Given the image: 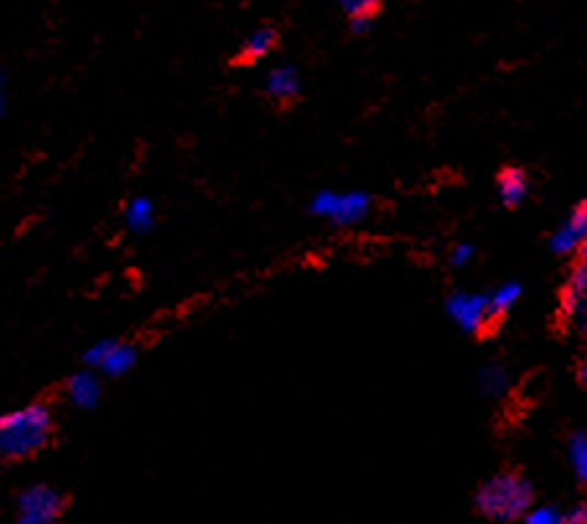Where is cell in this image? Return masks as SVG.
<instances>
[{"mask_svg": "<svg viewBox=\"0 0 587 524\" xmlns=\"http://www.w3.org/2000/svg\"><path fill=\"white\" fill-rule=\"evenodd\" d=\"M55 434V416L47 403H26L0 413V460L21 462L45 452Z\"/></svg>", "mask_w": 587, "mask_h": 524, "instance_id": "6da1fadb", "label": "cell"}, {"mask_svg": "<svg viewBox=\"0 0 587 524\" xmlns=\"http://www.w3.org/2000/svg\"><path fill=\"white\" fill-rule=\"evenodd\" d=\"M533 504V485L518 470L497 472L476 493V509L491 522H514Z\"/></svg>", "mask_w": 587, "mask_h": 524, "instance_id": "7a4b0ae2", "label": "cell"}, {"mask_svg": "<svg viewBox=\"0 0 587 524\" xmlns=\"http://www.w3.org/2000/svg\"><path fill=\"white\" fill-rule=\"evenodd\" d=\"M65 506L68 501L61 489L50 483H29L13 501V524H57L63 520Z\"/></svg>", "mask_w": 587, "mask_h": 524, "instance_id": "3957f363", "label": "cell"}, {"mask_svg": "<svg viewBox=\"0 0 587 524\" xmlns=\"http://www.w3.org/2000/svg\"><path fill=\"white\" fill-rule=\"evenodd\" d=\"M138 351L133 343L120 338H101L84 353V367L97 371L101 380H118L135 367Z\"/></svg>", "mask_w": 587, "mask_h": 524, "instance_id": "277c9868", "label": "cell"}, {"mask_svg": "<svg viewBox=\"0 0 587 524\" xmlns=\"http://www.w3.org/2000/svg\"><path fill=\"white\" fill-rule=\"evenodd\" d=\"M63 392L65 400L78 407V411H94L101 403V395H105V380H101L97 371L84 367L65 380Z\"/></svg>", "mask_w": 587, "mask_h": 524, "instance_id": "5b68a950", "label": "cell"}, {"mask_svg": "<svg viewBox=\"0 0 587 524\" xmlns=\"http://www.w3.org/2000/svg\"><path fill=\"white\" fill-rule=\"evenodd\" d=\"M585 296H587V268L575 262L567 275V283H564L559 291V312H556V325L567 327L569 319L577 315L579 307H583Z\"/></svg>", "mask_w": 587, "mask_h": 524, "instance_id": "8992f818", "label": "cell"}, {"mask_svg": "<svg viewBox=\"0 0 587 524\" xmlns=\"http://www.w3.org/2000/svg\"><path fill=\"white\" fill-rule=\"evenodd\" d=\"M265 94L281 107H292L300 99V73L292 65H275L265 76Z\"/></svg>", "mask_w": 587, "mask_h": 524, "instance_id": "52a82bcc", "label": "cell"}, {"mask_svg": "<svg viewBox=\"0 0 587 524\" xmlns=\"http://www.w3.org/2000/svg\"><path fill=\"white\" fill-rule=\"evenodd\" d=\"M275 45H279V32H275L273 26H258V29H252L248 36H244L235 61L242 63V65H252V63L263 61V57L271 55Z\"/></svg>", "mask_w": 587, "mask_h": 524, "instance_id": "ba28073f", "label": "cell"}, {"mask_svg": "<svg viewBox=\"0 0 587 524\" xmlns=\"http://www.w3.org/2000/svg\"><path fill=\"white\" fill-rule=\"evenodd\" d=\"M497 190L507 208H518L528 195V172L523 166H504L497 174Z\"/></svg>", "mask_w": 587, "mask_h": 524, "instance_id": "9c48e42d", "label": "cell"}, {"mask_svg": "<svg viewBox=\"0 0 587 524\" xmlns=\"http://www.w3.org/2000/svg\"><path fill=\"white\" fill-rule=\"evenodd\" d=\"M154 203H151L146 195H135V198H130L126 208H122V223H126V229L133 231V234H146V231L154 229Z\"/></svg>", "mask_w": 587, "mask_h": 524, "instance_id": "30bf717a", "label": "cell"}, {"mask_svg": "<svg viewBox=\"0 0 587 524\" xmlns=\"http://www.w3.org/2000/svg\"><path fill=\"white\" fill-rule=\"evenodd\" d=\"M587 237V200L579 203V206L572 210V216L567 218V227L559 237H556V250H572L583 242Z\"/></svg>", "mask_w": 587, "mask_h": 524, "instance_id": "8fae6325", "label": "cell"}, {"mask_svg": "<svg viewBox=\"0 0 587 524\" xmlns=\"http://www.w3.org/2000/svg\"><path fill=\"white\" fill-rule=\"evenodd\" d=\"M340 9L346 11V19H349L354 32H361L377 19V13L382 11V3L380 0H346V3H340Z\"/></svg>", "mask_w": 587, "mask_h": 524, "instance_id": "7c38bea8", "label": "cell"}, {"mask_svg": "<svg viewBox=\"0 0 587 524\" xmlns=\"http://www.w3.org/2000/svg\"><path fill=\"white\" fill-rule=\"evenodd\" d=\"M525 524H562V520L554 509H539V512L528 514Z\"/></svg>", "mask_w": 587, "mask_h": 524, "instance_id": "4fadbf2b", "label": "cell"}, {"mask_svg": "<svg viewBox=\"0 0 587 524\" xmlns=\"http://www.w3.org/2000/svg\"><path fill=\"white\" fill-rule=\"evenodd\" d=\"M562 524H587V504L572 509V512L562 520Z\"/></svg>", "mask_w": 587, "mask_h": 524, "instance_id": "5bb4252c", "label": "cell"}, {"mask_svg": "<svg viewBox=\"0 0 587 524\" xmlns=\"http://www.w3.org/2000/svg\"><path fill=\"white\" fill-rule=\"evenodd\" d=\"M6 107H9V89H6V68L0 63V118L6 114Z\"/></svg>", "mask_w": 587, "mask_h": 524, "instance_id": "9a60e30c", "label": "cell"}, {"mask_svg": "<svg viewBox=\"0 0 587 524\" xmlns=\"http://www.w3.org/2000/svg\"><path fill=\"white\" fill-rule=\"evenodd\" d=\"M575 262H579V265L587 268V237L577 244V260Z\"/></svg>", "mask_w": 587, "mask_h": 524, "instance_id": "2e32d148", "label": "cell"}, {"mask_svg": "<svg viewBox=\"0 0 587 524\" xmlns=\"http://www.w3.org/2000/svg\"><path fill=\"white\" fill-rule=\"evenodd\" d=\"M579 382H583V387L587 390V356H585V361L579 363Z\"/></svg>", "mask_w": 587, "mask_h": 524, "instance_id": "e0dca14e", "label": "cell"}]
</instances>
